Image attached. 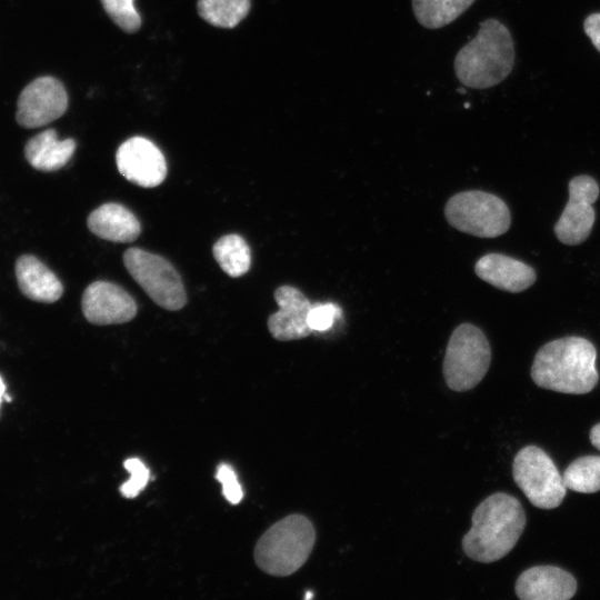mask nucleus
Wrapping results in <instances>:
<instances>
[{
    "mask_svg": "<svg viewBox=\"0 0 600 600\" xmlns=\"http://www.w3.org/2000/svg\"><path fill=\"white\" fill-rule=\"evenodd\" d=\"M490 361L491 348L484 333L471 323H461L447 346L442 364L444 381L453 391H468L486 376Z\"/></svg>",
    "mask_w": 600,
    "mask_h": 600,
    "instance_id": "5",
    "label": "nucleus"
},
{
    "mask_svg": "<svg viewBox=\"0 0 600 600\" xmlns=\"http://www.w3.org/2000/svg\"><path fill=\"white\" fill-rule=\"evenodd\" d=\"M342 316L341 308L332 302L314 303L308 314V324L312 331L323 332L329 330L337 319Z\"/></svg>",
    "mask_w": 600,
    "mask_h": 600,
    "instance_id": "25",
    "label": "nucleus"
},
{
    "mask_svg": "<svg viewBox=\"0 0 600 600\" xmlns=\"http://www.w3.org/2000/svg\"><path fill=\"white\" fill-rule=\"evenodd\" d=\"M68 108L63 84L53 77H40L21 91L16 119L21 127L39 128L60 118Z\"/></svg>",
    "mask_w": 600,
    "mask_h": 600,
    "instance_id": "10",
    "label": "nucleus"
},
{
    "mask_svg": "<svg viewBox=\"0 0 600 600\" xmlns=\"http://www.w3.org/2000/svg\"><path fill=\"white\" fill-rule=\"evenodd\" d=\"M16 276L21 292L31 300L51 303L62 296L60 280L33 256H22L17 260Z\"/></svg>",
    "mask_w": 600,
    "mask_h": 600,
    "instance_id": "17",
    "label": "nucleus"
},
{
    "mask_svg": "<svg viewBox=\"0 0 600 600\" xmlns=\"http://www.w3.org/2000/svg\"><path fill=\"white\" fill-rule=\"evenodd\" d=\"M474 271L483 281L511 293L524 291L537 279L532 267L501 253H488L481 257L476 262Z\"/></svg>",
    "mask_w": 600,
    "mask_h": 600,
    "instance_id": "15",
    "label": "nucleus"
},
{
    "mask_svg": "<svg viewBox=\"0 0 600 600\" xmlns=\"http://www.w3.org/2000/svg\"><path fill=\"white\" fill-rule=\"evenodd\" d=\"M583 29L591 43L600 52V12L589 14L584 19Z\"/></svg>",
    "mask_w": 600,
    "mask_h": 600,
    "instance_id": "27",
    "label": "nucleus"
},
{
    "mask_svg": "<svg viewBox=\"0 0 600 600\" xmlns=\"http://www.w3.org/2000/svg\"><path fill=\"white\" fill-rule=\"evenodd\" d=\"M88 227L99 238L112 242H132L141 231L136 216L119 203H104L93 210Z\"/></svg>",
    "mask_w": 600,
    "mask_h": 600,
    "instance_id": "16",
    "label": "nucleus"
},
{
    "mask_svg": "<svg viewBox=\"0 0 600 600\" xmlns=\"http://www.w3.org/2000/svg\"><path fill=\"white\" fill-rule=\"evenodd\" d=\"M279 310L268 319L271 336L280 341L306 338L313 333L308 324L310 301L297 288L281 286L274 291Z\"/></svg>",
    "mask_w": 600,
    "mask_h": 600,
    "instance_id": "13",
    "label": "nucleus"
},
{
    "mask_svg": "<svg viewBox=\"0 0 600 600\" xmlns=\"http://www.w3.org/2000/svg\"><path fill=\"white\" fill-rule=\"evenodd\" d=\"M566 488L593 493L600 490V456H584L576 459L562 476Z\"/></svg>",
    "mask_w": 600,
    "mask_h": 600,
    "instance_id": "22",
    "label": "nucleus"
},
{
    "mask_svg": "<svg viewBox=\"0 0 600 600\" xmlns=\"http://www.w3.org/2000/svg\"><path fill=\"white\" fill-rule=\"evenodd\" d=\"M590 441L593 447L600 450V423L592 427L590 431Z\"/></svg>",
    "mask_w": 600,
    "mask_h": 600,
    "instance_id": "28",
    "label": "nucleus"
},
{
    "mask_svg": "<svg viewBox=\"0 0 600 600\" xmlns=\"http://www.w3.org/2000/svg\"><path fill=\"white\" fill-rule=\"evenodd\" d=\"M123 263L144 292L160 307L176 311L187 302L181 277L164 258L138 248L123 254Z\"/></svg>",
    "mask_w": 600,
    "mask_h": 600,
    "instance_id": "8",
    "label": "nucleus"
},
{
    "mask_svg": "<svg viewBox=\"0 0 600 600\" xmlns=\"http://www.w3.org/2000/svg\"><path fill=\"white\" fill-rule=\"evenodd\" d=\"M514 589L521 600H569L577 591V582L558 567L537 566L519 576Z\"/></svg>",
    "mask_w": 600,
    "mask_h": 600,
    "instance_id": "14",
    "label": "nucleus"
},
{
    "mask_svg": "<svg viewBox=\"0 0 600 600\" xmlns=\"http://www.w3.org/2000/svg\"><path fill=\"white\" fill-rule=\"evenodd\" d=\"M476 0H412L417 21L427 29H440L453 22Z\"/></svg>",
    "mask_w": 600,
    "mask_h": 600,
    "instance_id": "19",
    "label": "nucleus"
},
{
    "mask_svg": "<svg viewBox=\"0 0 600 600\" xmlns=\"http://www.w3.org/2000/svg\"><path fill=\"white\" fill-rule=\"evenodd\" d=\"M104 11L113 22L126 32H136L141 18L134 9L133 0H100Z\"/></svg>",
    "mask_w": 600,
    "mask_h": 600,
    "instance_id": "23",
    "label": "nucleus"
},
{
    "mask_svg": "<svg viewBox=\"0 0 600 600\" xmlns=\"http://www.w3.org/2000/svg\"><path fill=\"white\" fill-rule=\"evenodd\" d=\"M599 193V184L591 176L580 174L569 181V200L553 227L560 242L577 246L588 239L596 219L592 204Z\"/></svg>",
    "mask_w": 600,
    "mask_h": 600,
    "instance_id": "9",
    "label": "nucleus"
},
{
    "mask_svg": "<svg viewBox=\"0 0 600 600\" xmlns=\"http://www.w3.org/2000/svg\"><path fill=\"white\" fill-rule=\"evenodd\" d=\"M512 476L537 508L553 509L566 497V486L552 459L539 447L527 446L514 457Z\"/></svg>",
    "mask_w": 600,
    "mask_h": 600,
    "instance_id": "7",
    "label": "nucleus"
},
{
    "mask_svg": "<svg viewBox=\"0 0 600 600\" xmlns=\"http://www.w3.org/2000/svg\"><path fill=\"white\" fill-rule=\"evenodd\" d=\"M216 478L222 483V493L231 504H237L242 500V487L230 464L220 463L217 468Z\"/></svg>",
    "mask_w": 600,
    "mask_h": 600,
    "instance_id": "26",
    "label": "nucleus"
},
{
    "mask_svg": "<svg viewBox=\"0 0 600 600\" xmlns=\"http://www.w3.org/2000/svg\"><path fill=\"white\" fill-rule=\"evenodd\" d=\"M212 253L220 268L232 278L243 276L250 268V248L239 234L221 237L213 244Z\"/></svg>",
    "mask_w": 600,
    "mask_h": 600,
    "instance_id": "20",
    "label": "nucleus"
},
{
    "mask_svg": "<svg viewBox=\"0 0 600 600\" xmlns=\"http://www.w3.org/2000/svg\"><path fill=\"white\" fill-rule=\"evenodd\" d=\"M444 216L454 229L480 238H496L506 233L511 224L507 203L496 194L470 190L451 197Z\"/></svg>",
    "mask_w": 600,
    "mask_h": 600,
    "instance_id": "6",
    "label": "nucleus"
},
{
    "mask_svg": "<svg viewBox=\"0 0 600 600\" xmlns=\"http://www.w3.org/2000/svg\"><path fill=\"white\" fill-rule=\"evenodd\" d=\"M76 150L73 139H58L53 129L44 130L32 137L24 147L28 162L40 171H56L72 157Z\"/></svg>",
    "mask_w": 600,
    "mask_h": 600,
    "instance_id": "18",
    "label": "nucleus"
},
{
    "mask_svg": "<svg viewBox=\"0 0 600 600\" xmlns=\"http://www.w3.org/2000/svg\"><path fill=\"white\" fill-rule=\"evenodd\" d=\"M4 397H6V384L0 376V403Z\"/></svg>",
    "mask_w": 600,
    "mask_h": 600,
    "instance_id": "29",
    "label": "nucleus"
},
{
    "mask_svg": "<svg viewBox=\"0 0 600 600\" xmlns=\"http://www.w3.org/2000/svg\"><path fill=\"white\" fill-rule=\"evenodd\" d=\"M514 47L509 29L489 18L480 23L476 37L456 54L457 79L471 89H488L502 82L512 71Z\"/></svg>",
    "mask_w": 600,
    "mask_h": 600,
    "instance_id": "3",
    "label": "nucleus"
},
{
    "mask_svg": "<svg viewBox=\"0 0 600 600\" xmlns=\"http://www.w3.org/2000/svg\"><path fill=\"white\" fill-rule=\"evenodd\" d=\"M471 529L462 539L463 552L483 563L507 556L526 527V513L519 500L497 492L486 498L472 513Z\"/></svg>",
    "mask_w": 600,
    "mask_h": 600,
    "instance_id": "2",
    "label": "nucleus"
},
{
    "mask_svg": "<svg viewBox=\"0 0 600 600\" xmlns=\"http://www.w3.org/2000/svg\"><path fill=\"white\" fill-rule=\"evenodd\" d=\"M314 542L312 522L293 513L276 522L260 537L254 548V560L268 574L290 576L308 560Z\"/></svg>",
    "mask_w": 600,
    "mask_h": 600,
    "instance_id": "4",
    "label": "nucleus"
},
{
    "mask_svg": "<svg viewBox=\"0 0 600 600\" xmlns=\"http://www.w3.org/2000/svg\"><path fill=\"white\" fill-rule=\"evenodd\" d=\"M124 468L130 472V478L126 481L120 492L124 498H134L144 489L149 480V469L139 458H129L123 463Z\"/></svg>",
    "mask_w": 600,
    "mask_h": 600,
    "instance_id": "24",
    "label": "nucleus"
},
{
    "mask_svg": "<svg viewBox=\"0 0 600 600\" xmlns=\"http://www.w3.org/2000/svg\"><path fill=\"white\" fill-rule=\"evenodd\" d=\"M82 312L93 324L124 323L137 313L133 298L121 287L108 281H94L83 292Z\"/></svg>",
    "mask_w": 600,
    "mask_h": 600,
    "instance_id": "12",
    "label": "nucleus"
},
{
    "mask_svg": "<svg viewBox=\"0 0 600 600\" xmlns=\"http://www.w3.org/2000/svg\"><path fill=\"white\" fill-rule=\"evenodd\" d=\"M116 162L119 172L140 187H157L167 176L164 156L153 142L143 137H132L120 144Z\"/></svg>",
    "mask_w": 600,
    "mask_h": 600,
    "instance_id": "11",
    "label": "nucleus"
},
{
    "mask_svg": "<svg viewBox=\"0 0 600 600\" xmlns=\"http://www.w3.org/2000/svg\"><path fill=\"white\" fill-rule=\"evenodd\" d=\"M597 350L582 337H564L543 344L534 356L531 377L543 389L562 393L590 392L599 380Z\"/></svg>",
    "mask_w": 600,
    "mask_h": 600,
    "instance_id": "1",
    "label": "nucleus"
},
{
    "mask_svg": "<svg viewBox=\"0 0 600 600\" xmlns=\"http://www.w3.org/2000/svg\"><path fill=\"white\" fill-rule=\"evenodd\" d=\"M250 10V0H198V13L219 28H234Z\"/></svg>",
    "mask_w": 600,
    "mask_h": 600,
    "instance_id": "21",
    "label": "nucleus"
}]
</instances>
